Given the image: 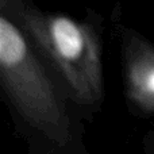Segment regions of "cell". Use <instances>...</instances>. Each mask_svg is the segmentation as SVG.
<instances>
[{"instance_id":"6da1fadb","label":"cell","mask_w":154,"mask_h":154,"mask_svg":"<svg viewBox=\"0 0 154 154\" xmlns=\"http://www.w3.org/2000/svg\"><path fill=\"white\" fill-rule=\"evenodd\" d=\"M0 97L24 154H91L84 112L23 30L0 11Z\"/></svg>"},{"instance_id":"3957f363","label":"cell","mask_w":154,"mask_h":154,"mask_svg":"<svg viewBox=\"0 0 154 154\" xmlns=\"http://www.w3.org/2000/svg\"><path fill=\"white\" fill-rule=\"evenodd\" d=\"M116 30L125 106L133 116L154 120V42L125 24Z\"/></svg>"},{"instance_id":"7a4b0ae2","label":"cell","mask_w":154,"mask_h":154,"mask_svg":"<svg viewBox=\"0 0 154 154\" xmlns=\"http://www.w3.org/2000/svg\"><path fill=\"white\" fill-rule=\"evenodd\" d=\"M23 30L41 58L60 77L88 122L103 109L106 100L103 20L89 14L77 20L68 15L46 12L31 0H0Z\"/></svg>"},{"instance_id":"277c9868","label":"cell","mask_w":154,"mask_h":154,"mask_svg":"<svg viewBox=\"0 0 154 154\" xmlns=\"http://www.w3.org/2000/svg\"><path fill=\"white\" fill-rule=\"evenodd\" d=\"M141 149L143 154H154V120L142 137Z\"/></svg>"}]
</instances>
